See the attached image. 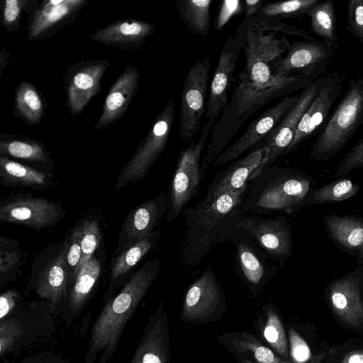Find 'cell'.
<instances>
[{
	"mask_svg": "<svg viewBox=\"0 0 363 363\" xmlns=\"http://www.w3.org/2000/svg\"><path fill=\"white\" fill-rule=\"evenodd\" d=\"M243 3L245 11L243 20L250 21L257 14L266 4V1L263 0H244Z\"/></svg>",
	"mask_w": 363,
	"mask_h": 363,
	"instance_id": "obj_50",
	"label": "cell"
},
{
	"mask_svg": "<svg viewBox=\"0 0 363 363\" xmlns=\"http://www.w3.org/2000/svg\"><path fill=\"white\" fill-rule=\"evenodd\" d=\"M230 240L235 247L238 269L251 286L264 284L277 272L276 265L254 240L242 230L226 226L220 241Z\"/></svg>",
	"mask_w": 363,
	"mask_h": 363,
	"instance_id": "obj_16",
	"label": "cell"
},
{
	"mask_svg": "<svg viewBox=\"0 0 363 363\" xmlns=\"http://www.w3.org/2000/svg\"><path fill=\"white\" fill-rule=\"evenodd\" d=\"M175 114V103L169 101L133 157L117 177L116 189L143 179L164 151L169 138Z\"/></svg>",
	"mask_w": 363,
	"mask_h": 363,
	"instance_id": "obj_8",
	"label": "cell"
},
{
	"mask_svg": "<svg viewBox=\"0 0 363 363\" xmlns=\"http://www.w3.org/2000/svg\"><path fill=\"white\" fill-rule=\"evenodd\" d=\"M242 11H244L243 1H221L214 21V30L220 32L233 16H238Z\"/></svg>",
	"mask_w": 363,
	"mask_h": 363,
	"instance_id": "obj_45",
	"label": "cell"
},
{
	"mask_svg": "<svg viewBox=\"0 0 363 363\" xmlns=\"http://www.w3.org/2000/svg\"><path fill=\"white\" fill-rule=\"evenodd\" d=\"M21 331V325L14 320L1 321L0 353L3 355L9 350Z\"/></svg>",
	"mask_w": 363,
	"mask_h": 363,
	"instance_id": "obj_47",
	"label": "cell"
},
{
	"mask_svg": "<svg viewBox=\"0 0 363 363\" xmlns=\"http://www.w3.org/2000/svg\"><path fill=\"white\" fill-rule=\"evenodd\" d=\"M139 77L137 67L130 65L125 69L106 95L101 115L94 127L95 130L109 126L123 116L137 92Z\"/></svg>",
	"mask_w": 363,
	"mask_h": 363,
	"instance_id": "obj_22",
	"label": "cell"
},
{
	"mask_svg": "<svg viewBox=\"0 0 363 363\" xmlns=\"http://www.w3.org/2000/svg\"><path fill=\"white\" fill-rule=\"evenodd\" d=\"M101 270L100 261L93 255L80 270L68 296L66 315L67 325L78 316L84 307L96 284Z\"/></svg>",
	"mask_w": 363,
	"mask_h": 363,
	"instance_id": "obj_28",
	"label": "cell"
},
{
	"mask_svg": "<svg viewBox=\"0 0 363 363\" xmlns=\"http://www.w3.org/2000/svg\"><path fill=\"white\" fill-rule=\"evenodd\" d=\"M363 123V78L350 80L328 122L315 138L311 157L327 161L340 151Z\"/></svg>",
	"mask_w": 363,
	"mask_h": 363,
	"instance_id": "obj_5",
	"label": "cell"
},
{
	"mask_svg": "<svg viewBox=\"0 0 363 363\" xmlns=\"http://www.w3.org/2000/svg\"><path fill=\"white\" fill-rule=\"evenodd\" d=\"M264 331V335L277 350L287 357L288 348L284 331L279 318L272 313Z\"/></svg>",
	"mask_w": 363,
	"mask_h": 363,
	"instance_id": "obj_42",
	"label": "cell"
},
{
	"mask_svg": "<svg viewBox=\"0 0 363 363\" xmlns=\"http://www.w3.org/2000/svg\"><path fill=\"white\" fill-rule=\"evenodd\" d=\"M347 18L346 29L363 43V0H350L347 2Z\"/></svg>",
	"mask_w": 363,
	"mask_h": 363,
	"instance_id": "obj_43",
	"label": "cell"
},
{
	"mask_svg": "<svg viewBox=\"0 0 363 363\" xmlns=\"http://www.w3.org/2000/svg\"><path fill=\"white\" fill-rule=\"evenodd\" d=\"M360 189L358 184L349 178L338 179L320 188L311 190L306 204L316 205L346 200L354 196Z\"/></svg>",
	"mask_w": 363,
	"mask_h": 363,
	"instance_id": "obj_34",
	"label": "cell"
},
{
	"mask_svg": "<svg viewBox=\"0 0 363 363\" xmlns=\"http://www.w3.org/2000/svg\"><path fill=\"white\" fill-rule=\"evenodd\" d=\"M345 81V75L343 74L337 72L328 73L323 87L303 115L286 154L295 151L323 123L342 91Z\"/></svg>",
	"mask_w": 363,
	"mask_h": 363,
	"instance_id": "obj_19",
	"label": "cell"
},
{
	"mask_svg": "<svg viewBox=\"0 0 363 363\" xmlns=\"http://www.w3.org/2000/svg\"><path fill=\"white\" fill-rule=\"evenodd\" d=\"M108 66L106 60H92L70 68L65 86L67 106L73 116L79 113L98 93L101 79Z\"/></svg>",
	"mask_w": 363,
	"mask_h": 363,
	"instance_id": "obj_18",
	"label": "cell"
},
{
	"mask_svg": "<svg viewBox=\"0 0 363 363\" xmlns=\"http://www.w3.org/2000/svg\"><path fill=\"white\" fill-rule=\"evenodd\" d=\"M155 31V27L146 21L125 19L96 30L90 38L109 47L130 50L141 46Z\"/></svg>",
	"mask_w": 363,
	"mask_h": 363,
	"instance_id": "obj_24",
	"label": "cell"
},
{
	"mask_svg": "<svg viewBox=\"0 0 363 363\" xmlns=\"http://www.w3.org/2000/svg\"><path fill=\"white\" fill-rule=\"evenodd\" d=\"M168 199L169 194L164 191L130 211L122 224L115 255L155 230L160 220L167 212Z\"/></svg>",
	"mask_w": 363,
	"mask_h": 363,
	"instance_id": "obj_17",
	"label": "cell"
},
{
	"mask_svg": "<svg viewBox=\"0 0 363 363\" xmlns=\"http://www.w3.org/2000/svg\"><path fill=\"white\" fill-rule=\"evenodd\" d=\"M0 182L6 186H23L42 189L49 184L50 178L43 172L1 155L0 157Z\"/></svg>",
	"mask_w": 363,
	"mask_h": 363,
	"instance_id": "obj_30",
	"label": "cell"
},
{
	"mask_svg": "<svg viewBox=\"0 0 363 363\" xmlns=\"http://www.w3.org/2000/svg\"><path fill=\"white\" fill-rule=\"evenodd\" d=\"M40 363H52V362H40ZM57 363V362H55Z\"/></svg>",
	"mask_w": 363,
	"mask_h": 363,
	"instance_id": "obj_53",
	"label": "cell"
},
{
	"mask_svg": "<svg viewBox=\"0 0 363 363\" xmlns=\"http://www.w3.org/2000/svg\"><path fill=\"white\" fill-rule=\"evenodd\" d=\"M17 242L4 236L0 238V276L1 282L23 262V252Z\"/></svg>",
	"mask_w": 363,
	"mask_h": 363,
	"instance_id": "obj_38",
	"label": "cell"
},
{
	"mask_svg": "<svg viewBox=\"0 0 363 363\" xmlns=\"http://www.w3.org/2000/svg\"><path fill=\"white\" fill-rule=\"evenodd\" d=\"M213 123L206 122L199 139L180 151L170 184L167 222L174 220L197 192L203 179L201 162L206 150Z\"/></svg>",
	"mask_w": 363,
	"mask_h": 363,
	"instance_id": "obj_7",
	"label": "cell"
},
{
	"mask_svg": "<svg viewBox=\"0 0 363 363\" xmlns=\"http://www.w3.org/2000/svg\"><path fill=\"white\" fill-rule=\"evenodd\" d=\"M83 233L82 221L73 228L69 240L67 264L69 277V286H72L78 274V267L82 257V238Z\"/></svg>",
	"mask_w": 363,
	"mask_h": 363,
	"instance_id": "obj_40",
	"label": "cell"
},
{
	"mask_svg": "<svg viewBox=\"0 0 363 363\" xmlns=\"http://www.w3.org/2000/svg\"><path fill=\"white\" fill-rule=\"evenodd\" d=\"M267 148L251 150L244 157L233 161L227 168L218 173L207 191L238 192L248 189L251 175L258 167L267 161Z\"/></svg>",
	"mask_w": 363,
	"mask_h": 363,
	"instance_id": "obj_23",
	"label": "cell"
},
{
	"mask_svg": "<svg viewBox=\"0 0 363 363\" xmlns=\"http://www.w3.org/2000/svg\"><path fill=\"white\" fill-rule=\"evenodd\" d=\"M247 30V23L242 21L235 33L227 38L222 48L210 84L206 122L214 124L228 104V92L233 80L240 52L245 41Z\"/></svg>",
	"mask_w": 363,
	"mask_h": 363,
	"instance_id": "obj_12",
	"label": "cell"
},
{
	"mask_svg": "<svg viewBox=\"0 0 363 363\" xmlns=\"http://www.w3.org/2000/svg\"><path fill=\"white\" fill-rule=\"evenodd\" d=\"M160 267L157 259L143 264L119 294L107 302L90 333L85 363H106L113 356L122 333L139 303L156 279Z\"/></svg>",
	"mask_w": 363,
	"mask_h": 363,
	"instance_id": "obj_2",
	"label": "cell"
},
{
	"mask_svg": "<svg viewBox=\"0 0 363 363\" xmlns=\"http://www.w3.org/2000/svg\"><path fill=\"white\" fill-rule=\"evenodd\" d=\"M18 298V292L14 290H9L3 293L0 296V319L3 320L15 307Z\"/></svg>",
	"mask_w": 363,
	"mask_h": 363,
	"instance_id": "obj_49",
	"label": "cell"
},
{
	"mask_svg": "<svg viewBox=\"0 0 363 363\" xmlns=\"http://www.w3.org/2000/svg\"><path fill=\"white\" fill-rule=\"evenodd\" d=\"M327 76L328 73L321 75L311 84L301 90L298 100L286 113L278 125L253 148H267L268 156L267 161L252 173L250 181L259 175L263 170L272 166L279 157L286 154L303 115L323 87Z\"/></svg>",
	"mask_w": 363,
	"mask_h": 363,
	"instance_id": "obj_11",
	"label": "cell"
},
{
	"mask_svg": "<svg viewBox=\"0 0 363 363\" xmlns=\"http://www.w3.org/2000/svg\"><path fill=\"white\" fill-rule=\"evenodd\" d=\"M328 235L345 250L358 252L363 247V220L348 216L328 215L324 218Z\"/></svg>",
	"mask_w": 363,
	"mask_h": 363,
	"instance_id": "obj_29",
	"label": "cell"
},
{
	"mask_svg": "<svg viewBox=\"0 0 363 363\" xmlns=\"http://www.w3.org/2000/svg\"><path fill=\"white\" fill-rule=\"evenodd\" d=\"M223 291L212 267L207 268L189 286L184 301L183 314L188 318H199L216 309Z\"/></svg>",
	"mask_w": 363,
	"mask_h": 363,
	"instance_id": "obj_25",
	"label": "cell"
},
{
	"mask_svg": "<svg viewBox=\"0 0 363 363\" xmlns=\"http://www.w3.org/2000/svg\"><path fill=\"white\" fill-rule=\"evenodd\" d=\"M161 308L150 318L130 363H167V347Z\"/></svg>",
	"mask_w": 363,
	"mask_h": 363,
	"instance_id": "obj_27",
	"label": "cell"
},
{
	"mask_svg": "<svg viewBox=\"0 0 363 363\" xmlns=\"http://www.w3.org/2000/svg\"><path fill=\"white\" fill-rule=\"evenodd\" d=\"M64 211L59 203L33 196H14L2 201L0 206V220L42 230L55 225Z\"/></svg>",
	"mask_w": 363,
	"mask_h": 363,
	"instance_id": "obj_15",
	"label": "cell"
},
{
	"mask_svg": "<svg viewBox=\"0 0 363 363\" xmlns=\"http://www.w3.org/2000/svg\"><path fill=\"white\" fill-rule=\"evenodd\" d=\"M240 229L252 238L273 262L284 266L292 255L291 228L284 216L262 218L240 214L228 225Z\"/></svg>",
	"mask_w": 363,
	"mask_h": 363,
	"instance_id": "obj_9",
	"label": "cell"
},
{
	"mask_svg": "<svg viewBox=\"0 0 363 363\" xmlns=\"http://www.w3.org/2000/svg\"><path fill=\"white\" fill-rule=\"evenodd\" d=\"M321 0H292L266 2L256 16L281 21L304 16L306 12Z\"/></svg>",
	"mask_w": 363,
	"mask_h": 363,
	"instance_id": "obj_37",
	"label": "cell"
},
{
	"mask_svg": "<svg viewBox=\"0 0 363 363\" xmlns=\"http://www.w3.org/2000/svg\"><path fill=\"white\" fill-rule=\"evenodd\" d=\"M359 255L362 258V259L363 260V247L361 249V250L359 251Z\"/></svg>",
	"mask_w": 363,
	"mask_h": 363,
	"instance_id": "obj_52",
	"label": "cell"
},
{
	"mask_svg": "<svg viewBox=\"0 0 363 363\" xmlns=\"http://www.w3.org/2000/svg\"><path fill=\"white\" fill-rule=\"evenodd\" d=\"M336 46L323 41H296L273 67L276 77L301 75L316 79L326 73Z\"/></svg>",
	"mask_w": 363,
	"mask_h": 363,
	"instance_id": "obj_13",
	"label": "cell"
},
{
	"mask_svg": "<svg viewBox=\"0 0 363 363\" xmlns=\"http://www.w3.org/2000/svg\"><path fill=\"white\" fill-rule=\"evenodd\" d=\"M248 21L263 32H276L277 33H281L284 35H294L309 41L318 40L303 30L299 29L294 26L289 25L281 21H276L255 16L252 19Z\"/></svg>",
	"mask_w": 363,
	"mask_h": 363,
	"instance_id": "obj_41",
	"label": "cell"
},
{
	"mask_svg": "<svg viewBox=\"0 0 363 363\" xmlns=\"http://www.w3.org/2000/svg\"><path fill=\"white\" fill-rule=\"evenodd\" d=\"M341 363H363V350H354L348 353Z\"/></svg>",
	"mask_w": 363,
	"mask_h": 363,
	"instance_id": "obj_51",
	"label": "cell"
},
{
	"mask_svg": "<svg viewBox=\"0 0 363 363\" xmlns=\"http://www.w3.org/2000/svg\"><path fill=\"white\" fill-rule=\"evenodd\" d=\"M210 59L206 55L188 71L183 83L179 136L188 143L193 142L206 116L208 99Z\"/></svg>",
	"mask_w": 363,
	"mask_h": 363,
	"instance_id": "obj_10",
	"label": "cell"
},
{
	"mask_svg": "<svg viewBox=\"0 0 363 363\" xmlns=\"http://www.w3.org/2000/svg\"><path fill=\"white\" fill-rule=\"evenodd\" d=\"M363 167V138L354 145L335 169L334 177L339 178L352 170Z\"/></svg>",
	"mask_w": 363,
	"mask_h": 363,
	"instance_id": "obj_44",
	"label": "cell"
},
{
	"mask_svg": "<svg viewBox=\"0 0 363 363\" xmlns=\"http://www.w3.org/2000/svg\"><path fill=\"white\" fill-rule=\"evenodd\" d=\"M69 240L65 242L59 254L50 260L41 272L35 288L36 294L48 301L53 308L67 298L69 277L67 255Z\"/></svg>",
	"mask_w": 363,
	"mask_h": 363,
	"instance_id": "obj_26",
	"label": "cell"
},
{
	"mask_svg": "<svg viewBox=\"0 0 363 363\" xmlns=\"http://www.w3.org/2000/svg\"><path fill=\"white\" fill-rule=\"evenodd\" d=\"M15 106L18 113L28 123L36 124L40 121L43 104L38 91L31 84L23 82L19 84Z\"/></svg>",
	"mask_w": 363,
	"mask_h": 363,
	"instance_id": "obj_35",
	"label": "cell"
},
{
	"mask_svg": "<svg viewBox=\"0 0 363 363\" xmlns=\"http://www.w3.org/2000/svg\"><path fill=\"white\" fill-rule=\"evenodd\" d=\"M82 257L78 267V274L94 255L101 238L100 228L96 219H84L82 220Z\"/></svg>",
	"mask_w": 363,
	"mask_h": 363,
	"instance_id": "obj_39",
	"label": "cell"
},
{
	"mask_svg": "<svg viewBox=\"0 0 363 363\" xmlns=\"http://www.w3.org/2000/svg\"><path fill=\"white\" fill-rule=\"evenodd\" d=\"M298 97L299 94L284 96L278 103L265 110L250 123L237 140L222 152L212 164L220 167L233 162L256 147L278 125Z\"/></svg>",
	"mask_w": 363,
	"mask_h": 363,
	"instance_id": "obj_14",
	"label": "cell"
},
{
	"mask_svg": "<svg viewBox=\"0 0 363 363\" xmlns=\"http://www.w3.org/2000/svg\"><path fill=\"white\" fill-rule=\"evenodd\" d=\"M245 21L247 30L242 48L245 63L238 79L252 88L262 89L287 78L274 76L273 67L290 47L288 40L284 35L263 32L250 21Z\"/></svg>",
	"mask_w": 363,
	"mask_h": 363,
	"instance_id": "obj_6",
	"label": "cell"
},
{
	"mask_svg": "<svg viewBox=\"0 0 363 363\" xmlns=\"http://www.w3.org/2000/svg\"><path fill=\"white\" fill-rule=\"evenodd\" d=\"M315 79L301 75L289 76L267 88L254 89L237 80L229 103L211 130L201 162L203 177L210 164L225 149L245 122L272 100L301 91Z\"/></svg>",
	"mask_w": 363,
	"mask_h": 363,
	"instance_id": "obj_3",
	"label": "cell"
},
{
	"mask_svg": "<svg viewBox=\"0 0 363 363\" xmlns=\"http://www.w3.org/2000/svg\"><path fill=\"white\" fill-rule=\"evenodd\" d=\"M86 4L84 0H49L34 12L28 27L27 38H45L73 20Z\"/></svg>",
	"mask_w": 363,
	"mask_h": 363,
	"instance_id": "obj_20",
	"label": "cell"
},
{
	"mask_svg": "<svg viewBox=\"0 0 363 363\" xmlns=\"http://www.w3.org/2000/svg\"><path fill=\"white\" fill-rule=\"evenodd\" d=\"M160 229L155 230L117 255L111 264V282L125 275L155 247L160 239Z\"/></svg>",
	"mask_w": 363,
	"mask_h": 363,
	"instance_id": "obj_31",
	"label": "cell"
},
{
	"mask_svg": "<svg viewBox=\"0 0 363 363\" xmlns=\"http://www.w3.org/2000/svg\"><path fill=\"white\" fill-rule=\"evenodd\" d=\"M291 355L297 363H305L311 358V352L306 342L294 330L289 331Z\"/></svg>",
	"mask_w": 363,
	"mask_h": 363,
	"instance_id": "obj_48",
	"label": "cell"
},
{
	"mask_svg": "<svg viewBox=\"0 0 363 363\" xmlns=\"http://www.w3.org/2000/svg\"><path fill=\"white\" fill-rule=\"evenodd\" d=\"M328 298L332 309L343 322L355 328L363 323V303L359 279L356 276L333 280L329 286Z\"/></svg>",
	"mask_w": 363,
	"mask_h": 363,
	"instance_id": "obj_21",
	"label": "cell"
},
{
	"mask_svg": "<svg viewBox=\"0 0 363 363\" xmlns=\"http://www.w3.org/2000/svg\"><path fill=\"white\" fill-rule=\"evenodd\" d=\"M26 0H6L3 6L2 22L9 31L18 29Z\"/></svg>",
	"mask_w": 363,
	"mask_h": 363,
	"instance_id": "obj_46",
	"label": "cell"
},
{
	"mask_svg": "<svg viewBox=\"0 0 363 363\" xmlns=\"http://www.w3.org/2000/svg\"><path fill=\"white\" fill-rule=\"evenodd\" d=\"M212 2V0H176L179 16L192 33L200 36L209 33Z\"/></svg>",
	"mask_w": 363,
	"mask_h": 363,
	"instance_id": "obj_32",
	"label": "cell"
},
{
	"mask_svg": "<svg viewBox=\"0 0 363 363\" xmlns=\"http://www.w3.org/2000/svg\"><path fill=\"white\" fill-rule=\"evenodd\" d=\"M1 155L31 162H45L49 160L45 148L38 142L24 138H9L0 141Z\"/></svg>",
	"mask_w": 363,
	"mask_h": 363,
	"instance_id": "obj_36",
	"label": "cell"
},
{
	"mask_svg": "<svg viewBox=\"0 0 363 363\" xmlns=\"http://www.w3.org/2000/svg\"><path fill=\"white\" fill-rule=\"evenodd\" d=\"M207 191L202 200L183 211L184 238L182 257L189 267H196L220 240L222 234L237 216L242 214V204L247 192Z\"/></svg>",
	"mask_w": 363,
	"mask_h": 363,
	"instance_id": "obj_1",
	"label": "cell"
},
{
	"mask_svg": "<svg viewBox=\"0 0 363 363\" xmlns=\"http://www.w3.org/2000/svg\"><path fill=\"white\" fill-rule=\"evenodd\" d=\"M311 185L305 174L272 165L249 182L242 214L294 213L306 204Z\"/></svg>",
	"mask_w": 363,
	"mask_h": 363,
	"instance_id": "obj_4",
	"label": "cell"
},
{
	"mask_svg": "<svg viewBox=\"0 0 363 363\" xmlns=\"http://www.w3.org/2000/svg\"><path fill=\"white\" fill-rule=\"evenodd\" d=\"M305 15L311 20V30L323 39V43L336 46L337 18L334 1H320L308 9Z\"/></svg>",
	"mask_w": 363,
	"mask_h": 363,
	"instance_id": "obj_33",
	"label": "cell"
}]
</instances>
